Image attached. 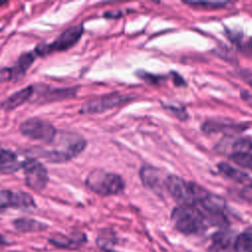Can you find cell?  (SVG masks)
<instances>
[{"instance_id": "cell-1", "label": "cell", "mask_w": 252, "mask_h": 252, "mask_svg": "<svg viewBox=\"0 0 252 252\" xmlns=\"http://www.w3.org/2000/svg\"><path fill=\"white\" fill-rule=\"evenodd\" d=\"M50 149L35 148L26 151L30 155H35L49 162H66L79 156L87 146V141L79 134L63 132L57 134L56 138L50 143Z\"/></svg>"}, {"instance_id": "cell-2", "label": "cell", "mask_w": 252, "mask_h": 252, "mask_svg": "<svg viewBox=\"0 0 252 252\" xmlns=\"http://www.w3.org/2000/svg\"><path fill=\"white\" fill-rule=\"evenodd\" d=\"M164 187L179 205L196 206L208 192L199 184L173 174L165 178Z\"/></svg>"}, {"instance_id": "cell-3", "label": "cell", "mask_w": 252, "mask_h": 252, "mask_svg": "<svg viewBox=\"0 0 252 252\" xmlns=\"http://www.w3.org/2000/svg\"><path fill=\"white\" fill-rule=\"evenodd\" d=\"M177 230L184 234H200L206 230V219L196 206L178 205L171 213Z\"/></svg>"}, {"instance_id": "cell-4", "label": "cell", "mask_w": 252, "mask_h": 252, "mask_svg": "<svg viewBox=\"0 0 252 252\" xmlns=\"http://www.w3.org/2000/svg\"><path fill=\"white\" fill-rule=\"evenodd\" d=\"M86 185L95 194L104 197L117 195L125 188V182L119 174L102 169L92 170L86 178Z\"/></svg>"}, {"instance_id": "cell-5", "label": "cell", "mask_w": 252, "mask_h": 252, "mask_svg": "<svg viewBox=\"0 0 252 252\" xmlns=\"http://www.w3.org/2000/svg\"><path fill=\"white\" fill-rule=\"evenodd\" d=\"M84 32L83 25H75L68 29H66L64 32H62L53 42L43 45H37L34 49V52L37 55L43 56L46 54H50L52 52L56 51H64L69 48H71L73 45H75L79 39L81 38Z\"/></svg>"}, {"instance_id": "cell-6", "label": "cell", "mask_w": 252, "mask_h": 252, "mask_svg": "<svg viewBox=\"0 0 252 252\" xmlns=\"http://www.w3.org/2000/svg\"><path fill=\"white\" fill-rule=\"evenodd\" d=\"M19 130L24 136L32 140L42 141L48 144L52 143L57 136V131L50 122L37 117L23 121Z\"/></svg>"}, {"instance_id": "cell-7", "label": "cell", "mask_w": 252, "mask_h": 252, "mask_svg": "<svg viewBox=\"0 0 252 252\" xmlns=\"http://www.w3.org/2000/svg\"><path fill=\"white\" fill-rule=\"evenodd\" d=\"M133 98H134L133 95L122 94L119 93L100 95L89 101H86L84 104H82L79 112L82 114L100 113L108 109H112L124 102L132 100Z\"/></svg>"}, {"instance_id": "cell-8", "label": "cell", "mask_w": 252, "mask_h": 252, "mask_svg": "<svg viewBox=\"0 0 252 252\" xmlns=\"http://www.w3.org/2000/svg\"><path fill=\"white\" fill-rule=\"evenodd\" d=\"M22 168L25 173L26 184L29 188L37 192L44 189L48 181V172L37 158L28 157L22 161Z\"/></svg>"}, {"instance_id": "cell-9", "label": "cell", "mask_w": 252, "mask_h": 252, "mask_svg": "<svg viewBox=\"0 0 252 252\" xmlns=\"http://www.w3.org/2000/svg\"><path fill=\"white\" fill-rule=\"evenodd\" d=\"M34 206L33 198L27 192L1 190L0 207L2 210L6 208H32Z\"/></svg>"}, {"instance_id": "cell-10", "label": "cell", "mask_w": 252, "mask_h": 252, "mask_svg": "<svg viewBox=\"0 0 252 252\" xmlns=\"http://www.w3.org/2000/svg\"><path fill=\"white\" fill-rule=\"evenodd\" d=\"M236 237L231 232L220 230L212 236L210 252H238L235 245Z\"/></svg>"}, {"instance_id": "cell-11", "label": "cell", "mask_w": 252, "mask_h": 252, "mask_svg": "<svg viewBox=\"0 0 252 252\" xmlns=\"http://www.w3.org/2000/svg\"><path fill=\"white\" fill-rule=\"evenodd\" d=\"M140 178L143 185L156 193H160L164 181H162L159 170L152 165H144L140 169Z\"/></svg>"}, {"instance_id": "cell-12", "label": "cell", "mask_w": 252, "mask_h": 252, "mask_svg": "<svg viewBox=\"0 0 252 252\" xmlns=\"http://www.w3.org/2000/svg\"><path fill=\"white\" fill-rule=\"evenodd\" d=\"M33 91H34L33 86L30 85L25 89H22L12 94L10 96H8L6 99L2 101V104H1L2 109L6 111H10L19 107L20 105H22L23 103H25L27 100L31 98V96L33 94Z\"/></svg>"}, {"instance_id": "cell-13", "label": "cell", "mask_w": 252, "mask_h": 252, "mask_svg": "<svg viewBox=\"0 0 252 252\" xmlns=\"http://www.w3.org/2000/svg\"><path fill=\"white\" fill-rule=\"evenodd\" d=\"M246 127L237 125V124H231V123H226L223 121H219V120H207L203 125H202V130L206 133H216V132H223L224 134L227 135H232V134H237L242 131H244Z\"/></svg>"}, {"instance_id": "cell-14", "label": "cell", "mask_w": 252, "mask_h": 252, "mask_svg": "<svg viewBox=\"0 0 252 252\" xmlns=\"http://www.w3.org/2000/svg\"><path fill=\"white\" fill-rule=\"evenodd\" d=\"M35 59V54L33 52H25L17 59L13 67H11V80L15 82L21 81L28 69L31 67Z\"/></svg>"}, {"instance_id": "cell-15", "label": "cell", "mask_w": 252, "mask_h": 252, "mask_svg": "<svg viewBox=\"0 0 252 252\" xmlns=\"http://www.w3.org/2000/svg\"><path fill=\"white\" fill-rule=\"evenodd\" d=\"M22 168V162L18 160L15 153L2 149L0 158V171L2 174H11Z\"/></svg>"}, {"instance_id": "cell-16", "label": "cell", "mask_w": 252, "mask_h": 252, "mask_svg": "<svg viewBox=\"0 0 252 252\" xmlns=\"http://www.w3.org/2000/svg\"><path fill=\"white\" fill-rule=\"evenodd\" d=\"M78 86L71 88H57V89H49L47 88L46 92L41 94V101L43 102H51L61 99H66L69 97L75 96L78 92Z\"/></svg>"}, {"instance_id": "cell-17", "label": "cell", "mask_w": 252, "mask_h": 252, "mask_svg": "<svg viewBox=\"0 0 252 252\" xmlns=\"http://www.w3.org/2000/svg\"><path fill=\"white\" fill-rule=\"evenodd\" d=\"M86 241V236L84 234H79L77 236L67 237L64 235H57L49 239V242L54 246L59 248L76 249L80 247Z\"/></svg>"}, {"instance_id": "cell-18", "label": "cell", "mask_w": 252, "mask_h": 252, "mask_svg": "<svg viewBox=\"0 0 252 252\" xmlns=\"http://www.w3.org/2000/svg\"><path fill=\"white\" fill-rule=\"evenodd\" d=\"M15 228L22 232H33V231H41L44 230L47 225L41 221H38L33 219L29 218H21L17 219L13 221Z\"/></svg>"}, {"instance_id": "cell-19", "label": "cell", "mask_w": 252, "mask_h": 252, "mask_svg": "<svg viewBox=\"0 0 252 252\" xmlns=\"http://www.w3.org/2000/svg\"><path fill=\"white\" fill-rule=\"evenodd\" d=\"M218 169L224 176H226L234 181L243 183V182H246L247 180H249V176L246 173L240 171L239 169L231 166L230 164H228L226 162H220L218 164Z\"/></svg>"}, {"instance_id": "cell-20", "label": "cell", "mask_w": 252, "mask_h": 252, "mask_svg": "<svg viewBox=\"0 0 252 252\" xmlns=\"http://www.w3.org/2000/svg\"><path fill=\"white\" fill-rule=\"evenodd\" d=\"M235 245L238 252L252 251V227L246 228L238 236H236Z\"/></svg>"}, {"instance_id": "cell-21", "label": "cell", "mask_w": 252, "mask_h": 252, "mask_svg": "<svg viewBox=\"0 0 252 252\" xmlns=\"http://www.w3.org/2000/svg\"><path fill=\"white\" fill-rule=\"evenodd\" d=\"M183 3L193 8L206 9V10L220 9L227 5L226 2H222V1H183Z\"/></svg>"}, {"instance_id": "cell-22", "label": "cell", "mask_w": 252, "mask_h": 252, "mask_svg": "<svg viewBox=\"0 0 252 252\" xmlns=\"http://www.w3.org/2000/svg\"><path fill=\"white\" fill-rule=\"evenodd\" d=\"M230 159L236 164L247 168L252 171V154L246 153H232L230 155Z\"/></svg>"}, {"instance_id": "cell-23", "label": "cell", "mask_w": 252, "mask_h": 252, "mask_svg": "<svg viewBox=\"0 0 252 252\" xmlns=\"http://www.w3.org/2000/svg\"><path fill=\"white\" fill-rule=\"evenodd\" d=\"M232 149L233 153H246L252 149V142L247 138L239 139L234 142Z\"/></svg>"}, {"instance_id": "cell-24", "label": "cell", "mask_w": 252, "mask_h": 252, "mask_svg": "<svg viewBox=\"0 0 252 252\" xmlns=\"http://www.w3.org/2000/svg\"><path fill=\"white\" fill-rule=\"evenodd\" d=\"M137 75L143 79L144 81H146L147 83L151 84V85H159L161 83V81L163 80V77L161 76H158V75H154V74H150L146 71H139L137 73Z\"/></svg>"}, {"instance_id": "cell-25", "label": "cell", "mask_w": 252, "mask_h": 252, "mask_svg": "<svg viewBox=\"0 0 252 252\" xmlns=\"http://www.w3.org/2000/svg\"><path fill=\"white\" fill-rule=\"evenodd\" d=\"M171 74L173 76V82H174L175 86H185V81L183 80V78L180 75H178L175 72H171Z\"/></svg>"}, {"instance_id": "cell-26", "label": "cell", "mask_w": 252, "mask_h": 252, "mask_svg": "<svg viewBox=\"0 0 252 252\" xmlns=\"http://www.w3.org/2000/svg\"><path fill=\"white\" fill-rule=\"evenodd\" d=\"M1 80H11V68H3L1 70Z\"/></svg>"}, {"instance_id": "cell-27", "label": "cell", "mask_w": 252, "mask_h": 252, "mask_svg": "<svg viewBox=\"0 0 252 252\" xmlns=\"http://www.w3.org/2000/svg\"><path fill=\"white\" fill-rule=\"evenodd\" d=\"M242 97H243V99L246 100V102H247L250 106H252V94H245L242 95Z\"/></svg>"}, {"instance_id": "cell-28", "label": "cell", "mask_w": 252, "mask_h": 252, "mask_svg": "<svg viewBox=\"0 0 252 252\" xmlns=\"http://www.w3.org/2000/svg\"><path fill=\"white\" fill-rule=\"evenodd\" d=\"M101 252H113V251H111L110 249H107V248H101Z\"/></svg>"}, {"instance_id": "cell-29", "label": "cell", "mask_w": 252, "mask_h": 252, "mask_svg": "<svg viewBox=\"0 0 252 252\" xmlns=\"http://www.w3.org/2000/svg\"><path fill=\"white\" fill-rule=\"evenodd\" d=\"M249 43H250V48L252 49V38L250 39V42H249Z\"/></svg>"}, {"instance_id": "cell-30", "label": "cell", "mask_w": 252, "mask_h": 252, "mask_svg": "<svg viewBox=\"0 0 252 252\" xmlns=\"http://www.w3.org/2000/svg\"><path fill=\"white\" fill-rule=\"evenodd\" d=\"M251 80H249V84H250V86L252 87V78H250Z\"/></svg>"}, {"instance_id": "cell-31", "label": "cell", "mask_w": 252, "mask_h": 252, "mask_svg": "<svg viewBox=\"0 0 252 252\" xmlns=\"http://www.w3.org/2000/svg\"><path fill=\"white\" fill-rule=\"evenodd\" d=\"M251 252H252V251H251Z\"/></svg>"}]
</instances>
